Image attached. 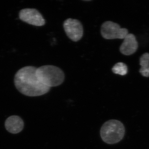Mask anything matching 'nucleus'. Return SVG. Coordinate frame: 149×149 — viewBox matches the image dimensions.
<instances>
[{"label":"nucleus","instance_id":"nucleus-4","mask_svg":"<svg viewBox=\"0 0 149 149\" xmlns=\"http://www.w3.org/2000/svg\"><path fill=\"white\" fill-rule=\"evenodd\" d=\"M101 35L107 40L124 39L128 34V29L122 28L117 23L111 21H107L102 24Z\"/></svg>","mask_w":149,"mask_h":149},{"label":"nucleus","instance_id":"nucleus-3","mask_svg":"<svg viewBox=\"0 0 149 149\" xmlns=\"http://www.w3.org/2000/svg\"><path fill=\"white\" fill-rule=\"evenodd\" d=\"M36 73L41 83L49 88L61 85L64 80L63 71L57 67L53 65L40 67L37 68Z\"/></svg>","mask_w":149,"mask_h":149},{"label":"nucleus","instance_id":"nucleus-6","mask_svg":"<svg viewBox=\"0 0 149 149\" xmlns=\"http://www.w3.org/2000/svg\"><path fill=\"white\" fill-rule=\"evenodd\" d=\"M21 20L28 24L36 26H42L45 24V20L42 15L37 10L25 8L20 11L19 14Z\"/></svg>","mask_w":149,"mask_h":149},{"label":"nucleus","instance_id":"nucleus-5","mask_svg":"<svg viewBox=\"0 0 149 149\" xmlns=\"http://www.w3.org/2000/svg\"><path fill=\"white\" fill-rule=\"evenodd\" d=\"M63 27L68 37L74 42L79 41L83 37V25L77 19H68L64 21Z\"/></svg>","mask_w":149,"mask_h":149},{"label":"nucleus","instance_id":"nucleus-8","mask_svg":"<svg viewBox=\"0 0 149 149\" xmlns=\"http://www.w3.org/2000/svg\"><path fill=\"white\" fill-rule=\"evenodd\" d=\"M5 126L6 129L9 133L17 134L23 130L24 123L22 118L18 116H11L6 120Z\"/></svg>","mask_w":149,"mask_h":149},{"label":"nucleus","instance_id":"nucleus-7","mask_svg":"<svg viewBox=\"0 0 149 149\" xmlns=\"http://www.w3.org/2000/svg\"><path fill=\"white\" fill-rule=\"evenodd\" d=\"M123 40L124 41L120 46V52L126 56L130 55L135 53L139 46L135 35L128 33Z\"/></svg>","mask_w":149,"mask_h":149},{"label":"nucleus","instance_id":"nucleus-1","mask_svg":"<svg viewBox=\"0 0 149 149\" xmlns=\"http://www.w3.org/2000/svg\"><path fill=\"white\" fill-rule=\"evenodd\" d=\"M37 68L34 66L24 67L16 72L14 84L17 90L24 95L37 97L48 93L50 88L44 85L36 73Z\"/></svg>","mask_w":149,"mask_h":149},{"label":"nucleus","instance_id":"nucleus-9","mask_svg":"<svg viewBox=\"0 0 149 149\" xmlns=\"http://www.w3.org/2000/svg\"><path fill=\"white\" fill-rule=\"evenodd\" d=\"M141 68L139 72L143 76L149 77V53H146L142 55L140 58Z\"/></svg>","mask_w":149,"mask_h":149},{"label":"nucleus","instance_id":"nucleus-10","mask_svg":"<svg viewBox=\"0 0 149 149\" xmlns=\"http://www.w3.org/2000/svg\"><path fill=\"white\" fill-rule=\"evenodd\" d=\"M128 70L126 65L122 62L118 63L112 68L113 73L121 75H125L127 74Z\"/></svg>","mask_w":149,"mask_h":149},{"label":"nucleus","instance_id":"nucleus-2","mask_svg":"<svg viewBox=\"0 0 149 149\" xmlns=\"http://www.w3.org/2000/svg\"><path fill=\"white\" fill-rule=\"evenodd\" d=\"M125 134V128L119 120L111 119L104 123L100 130L102 140L107 144H115L120 142Z\"/></svg>","mask_w":149,"mask_h":149}]
</instances>
